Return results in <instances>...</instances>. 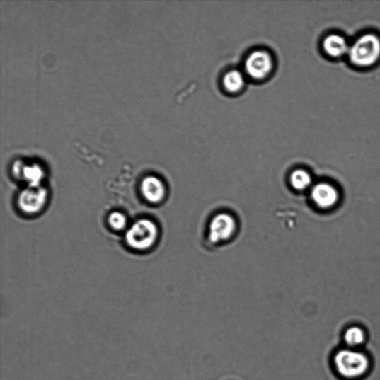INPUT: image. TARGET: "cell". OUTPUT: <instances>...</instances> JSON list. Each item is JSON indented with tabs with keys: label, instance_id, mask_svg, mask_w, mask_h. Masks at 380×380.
Instances as JSON below:
<instances>
[{
	"label": "cell",
	"instance_id": "cell-12",
	"mask_svg": "<svg viewBox=\"0 0 380 380\" xmlns=\"http://www.w3.org/2000/svg\"><path fill=\"white\" fill-rule=\"evenodd\" d=\"M291 184L295 190H306L312 184V178L308 172L297 170L291 176Z\"/></svg>",
	"mask_w": 380,
	"mask_h": 380
},
{
	"label": "cell",
	"instance_id": "cell-1",
	"mask_svg": "<svg viewBox=\"0 0 380 380\" xmlns=\"http://www.w3.org/2000/svg\"><path fill=\"white\" fill-rule=\"evenodd\" d=\"M351 62L358 67H370L380 57V40L374 35L359 38L350 48Z\"/></svg>",
	"mask_w": 380,
	"mask_h": 380
},
{
	"label": "cell",
	"instance_id": "cell-4",
	"mask_svg": "<svg viewBox=\"0 0 380 380\" xmlns=\"http://www.w3.org/2000/svg\"><path fill=\"white\" fill-rule=\"evenodd\" d=\"M47 200L48 191L45 188L28 187L19 195L18 206L26 214H37L47 205Z\"/></svg>",
	"mask_w": 380,
	"mask_h": 380
},
{
	"label": "cell",
	"instance_id": "cell-11",
	"mask_svg": "<svg viewBox=\"0 0 380 380\" xmlns=\"http://www.w3.org/2000/svg\"><path fill=\"white\" fill-rule=\"evenodd\" d=\"M223 83L228 92L236 93L244 87L246 80L241 72L233 70L225 75Z\"/></svg>",
	"mask_w": 380,
	"mask_h": 380
},
{
	"label": "cell",
	"instance_id": "cell-5",
	"mask_svg": "<svg viewBox=\"0 0 380 380\" xmlns=\"http://www.w3.org/2000/svg\"><path fill=\"white\" fill-rule=\"evenodd\" d=\"M236 223L233 217L226 214L216 216L209 224V238L212 243L229 239L234 234Z\"/></svg>",
	"mask_w": 380,
	"mask_h": 380
},
{
	"label": "cell",
	"instance_id": "cell-7",
	"mask_svg": "<svg viewBox=\"0 0 380 380\" xmlns=\"http://www.w3.org/2000/svg\"><path fill=\"white\" fill-rule=\"evenodd\" d=\"M313 202L323 209H328L335 205L339 200L338 190L326 183L316 185L311 190Z\"/></svg>",
	"mask_w": 380,
	"mask_h": 380
},
{
	"label": "cell",
	"instance_id": "cell-8",
	"mask_svg": "<svg viewBox=\"0 0 380 380\" xmlns=\"http://www.w3.org/2000/svg\"><path fill=\"white\" fill-rule=\"evenodd\" d=\"M141 190L145 200L153 204L160 203L166 195L163 181L153 175L147 176L142 180Z\"/></svg>",
	"mask_w": 380,
	"mask_h": 380
},
{
	"label": "cell",
	"instance_id": "cell-10",
	"mask_svg": "<svg viewBox=\"0 0 380 380\" xmlns=\"http://www.w3.org/2000/svg\"><path fill=\"white\" fill-rule=\"evenodd\" d=\"M44 178V172L38 165L23 166L19 179H23L27 182L29 188L41 187L42 180Z\"/></svg>",
	"mask_w": 380,
	"mask_h": 380
},
{
	"label": "cell",
	"instance_id": "cell-2",
	"mask_svg": "<svg viewBox=\"0 0 380 380\" xmlns=\"http://www.w3.org/2000/svg\"><path fill=\"white\" fill-rule=\"evenodd\" d=\"M338 372L347 379H355L366 374L369 367L368 357L352 350H342L334 357Z\"/></svg>",
	"mask_w": 380,
	"mask_h": 380
},
{
	"label": "cell",
	"instance_id": "cell-3",
	"mask_svg": "<svg viewBox=\"0 0 380 380\" xmlns=\"http://www.w3.org/2000/svg\"><path fill=\"white\" fill-rule=\"evenodd\" d=\"M159 229L156 224L148 219L136 221L127 231V245L136 251H146L155 245Z\"/></svg>",
	"mask_w": 380,
	"mask_h": 380
},
{
	"label": "cell",
	"instance_id": "cell-14",
	"mask_svg": "<svg viewBox=\"0 0 380 380\" xmlns=\"http://www.w3.org/2000/svg\"><path fill=\"white\" fill-rule=\"evenodd\" d=\"M108 222L110 226L115 231H122L127 226V220L126 217L121 212H113L108 218Z\"/></svg>",
	"mask_w": 380,
	"mask_h": 380
},
{
	"label": "cell",
	"instance_id": "cell-13",
	"mask_svg": "<svg viewBox=\"0 0 380 380\" xmlns=\"http://www.w3.org/2000/svg\"><path fill=\"white\" fill-rule=\"evenodd\" d=\"M345 341L349 346H359L364 341V333L359 327L348 328L345 333Z\"/></svg>",
	"mask_w": 380,
	"mask_h": 380
},
{
	"label": "cell",
	"instance_id": "cell-9",
	"mask_svg": "<svg viewBox=\"0 0 380 380\" xmlns=\"http://www.w3.org/2000/svg\"><path fill=\"white\" fill-rule=\"evenodd\" d=\"M326 53L333 57H339L348 53L350 47L346 40L341 36L332 35L326 38L323 42Z\"/></svg>",
	"mask_w": 380,
	"mask_h": 380
},
{
	"label": "cell",
	"instance_id": "cell-6",
	"mask_svg": "<svg viewBox=\"0 0 380 380\" xmlns=\"http://www.w3.org/2000/svg\"><path fill=\"white\" fill-rule=\"evenodd\" d=\"M273 63L271 56L266 52L257 51L251 54L246 62V71L251 78L262 80L271 72Z\"/></svg>",
	"mask_w": 380,
	"mask_h": 380
}]
</instances>
